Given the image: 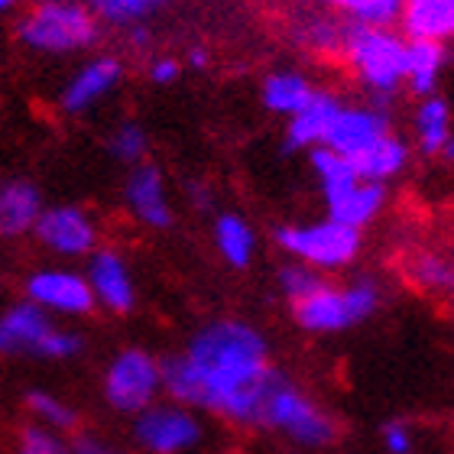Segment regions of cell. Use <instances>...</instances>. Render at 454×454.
Listing matches in <instances>:
<instances>
[{"instance_id": "obj_1", "label": "cell", "mask_w": 454, "mask_h": 454, "mask_svg": "<svg viewBox=\"0 0 454 454\" xmlns=\"http://www.w3.org/2000/svg\"><path fill=\"white\" fill-rule=\"evenodd\" d=\"M162 360V399L240 428H256L273 380L266 334L244 318H215L195 328L179 354Z\"/></svg>"}, {"instance_id": "obj_2", "label": "cell", "mask_w": 454, "mask_h": 454, "mask_svg": "<svg viewBox=\"0 0 454 454\" xmlns=\"http://www.w3.org/2000/svg\"><path fill=\"white\" fill-rule=\"evenodd\" d=\"M406 52L409 39L393 27H364L348 23L340 59L370 95V105L389 111L406 85Z\"/></svg>"}, {"instance_id": "obj_3", "label": "cell", "mask_w": 454, "mask_h": 454, "mask_svg": "<svg viewBox=\"0 0 454 454\" xmlns=\"http://www.w3.org/2000/svg\"><path fill=\"white\" fill-rule=\"evenodd\" d=\"M256 428H266L302 451H322L338 442V419L283 370H276L270 380Z\"/></svg>"}, {"instance_id": "obj_4", "label": "cell", "mask_w": 454, "mask_h": 454, "mask_svg": "<svg viewBox=\"0 0 454 454\" xmlns=\"http://www.w3.org/2000/svg\"><path fill=\"white\" fill-rule=\"evenodd\" d=\"M383 305V289L373 276H357L348 283L322 279V286L293 305V322L305 334H344L370 322Z\"/></svg>"}, {"instance_id": "obj_5", "label": "cell", "mask_w": 454, "mask_h": 454, "mask_svg": "<svg viewBox=\"0 0 454 454\" xmlns=\"http://www.w3.org/2000/svg\"><path fill=\"white\" fill-rule=\"evenodd\" d=\"M17 36L43 56H72L98 46L101 23L82 0H39L23 13Z\"/></svg>"}, {"instance_id": "obj_6", "label": "cell", "mask_w": 454, "mask_h": 454, "mask_svg": "<svg viewBox=\"0 0 454 454\" xmlns=\"http://www.w3.org/2000/svg\"><path fill=\"white\" fill-rule=\"evenodd\" d=\"M273 240L289 260L305 263L322 276L348 270L364 250V231H354V227L340 224L328 215L318 221L279 224L273 231Z\"/></svg>"}, {"instance_id": "obj_7", "label": "cell", "mask_w": 454, "mask_h": 454, "mask_svg": "<svg viewBox=\"0 0 454 454\" xmlns=\"http://www.w3.org/2000/svg\"><path fill=\"white\" fill-rule=\"evenodd\" d=\"M82 350H85L82 334L72 328H59L52 315L27 299L0 312V357L72 360Z\"/></svg>"}, {"instance_id": "obj_8", "label": "cell", "mask_w": 454, "mask_h": 454, "mask_svg": "<svg viewBox=\"0 0 454 454\" xmlns=\"http://www.w3.org/2000/svg\"><path fill=\"white\" fill-rule=\"evenodd\" d=\"M130 442L140 454H199L208 426L195 409L160 399L130 419Z\"/></svg>"}, {"instance_id": "obj_9", "label": "cell", "mask_w": 454, "mask_h": 454, "mask_svg": "<svg viewBox=\"0 0 454 454\" xmlns=\"http://www.w3.org/2000/svg\"><path fill=\"white\" fill-rule=\"evenodd\" d=\"M101 396L117 416H140L162 399V360L146 348L117 350L101 377Z\"/></svg>"}, {"instance_id": "obj_10", "label": "cell", "mask_w": 454, "mask_h": 454, "mask_svg": "<svg viewBox=\"0 0 454 454\" xmlns=\"http://www.w3.org/2000/svg\"><path fill=\"white\" fill-rule=\"evenodd\" d=\"M23 293H27V302L39 305L46 315L85 318V315H91L98 309L95 293H91L85 273H78V270H62V266L36 270V273L27 279Z\"/></svg>"}, {"instance_id": "obj_11", "label": "cell", "mask_w": 454, "mask_h": 454, "mask_svg": "<svg viewBox=\"0 0 454 454\" xmlns=\"http://www.w3.org/2000/svg\"><path fill=\"white\" fill-rule=\"evenodd\" d=\"M121 195L137 224L150 227V231H169L176 224V205H172L166 176L156 162L146 160L140 166H133L123 179Z\"/></svg>"}, {"instance_id": "obj_12", "label": "cell", "mask_w": 454, "mask_h": 454, "mask_svg": "<svg viewBox=\"0 0 454 454\" xmlns=\"http://www.w3.org/2000/svg\"><path fill=\"white\" fill-rule=\"evenodd\" d=\"M33 234L49 254L59 256H91L98 250V224L78 205H52L43 208Z\"/></svg>"}, {"instance_id": "obj_13", "label": "cell", "mask_w": 454, "mask_h": 454, "mask_svg": "<svg viewBox=\"0 0 454 454\" xmlns=\"http://www.w3.org/2000/svg\"><path fill=\"white\" fill-rule=\"evenodd\" d=\"M387 133H393L389 111L373 105H357V107L340 105L332 130L325 137V146L332 153H338V156H344V160H357L373 143L383 140Z\"/></svg>"}, {"instance_id": "obj_14", "label": "cell", "mask_w": 454, "mask_h": 454, "mask_svg": "<svg viewBox=\"0 0 454 454\" xmlns=\"http://www.w3.org/2000/svg\"><path fill=\"white\" fill-rule=\"evenodd\" d=\"M95 302L111 315H130L137 305V283H133L130 263L123 260L121 250L114 247H98L88 256V273H85Z\"/></svg>"}, {"instance_id": "obj_15", "label": "cell", "mask_w": 454, "mask_h": 454, "mask_svg": "<svg viewBox=\"0 0 454 454\" xmlns=\"http://www.w3.org/2000/svg\"><path fill=\"white\" fill-rule=\"evenodd\" d=\"M123 75H127V68H123V62L117 56L88 59L85 66L66 82L62 95H59V107H62L68 117L88 114L91 107H98L107 95H114V91L121 88Z\"/></svg>"}, {"instance_id": "obj_16", "label": "cell", "mask_w": 454, "mask_h": 454, "mask_svg": "<svg viewBox=\"0 0 454 454\" xmlns=\"http://www.w3.org/2000/svg\"><path fill=\"white\" fill-rule=\"evenodd\" d=\"M340 105H344V101H340L334 91H315L312 101L286 121L283 150L286 153H312V150H318V146H325V137H328V130H332Z\"/></svg>"}, {"instance_id": "obj_17", "label": "cell", "mask_w": 454, "mask_h": 454, "mask_svg": "<svg viewBox=\"0 0 454 454\" xmlns=\"http://www.w3.org/2000/svg\"><path fill=\"white\" fill-rule=\"evenodd\" d=\"M399 33L426 43H454V0H403Z\"/></svg>"}, {"instance_id": "obj_18", "label": "cell", "mask_w": 454, "mask_h": 454, "mask_svg": "<svg viewBox=\"0 0 454 454\" xmlns=\"http://www.w3.org/2000/svg\"><path fill=\"white\" fill-rule=\"evenodd\" d=\"M43 195L29 179H10L0 185V237L33 234L39 215H43Z\"/></svg>"}, {"instance_id": "obj_19", "label": "cell", "mask_w": 454, "mask_h": 454, "mask_svg": "<svg viewBox=\"0 0 454 454\" xmlns=\"http://www.w3.org/2000/svg\"><path fill=\"white\" fill-rule=\"evenodd\" d=\"M448 56L451 49L445 43H426V39H409V52H406V91L412 98H432L438 95V85H442V75L448 68Z\"/></svg>"}, {"instance_id": "obj_20", "label": "cell", "mask_w": 454, "mask_h": 454, "mask_svg": "<svg viewBox=\"0 0 454 454\" xmlns=\"http://www.w3.org/2000/svg\"><path fill=\"white\" fill-rule=\"evenodd\" d=\"M211 240H215V250L231 270H250L254 266L260 240H256L254 224L240 211H221L211 224Z\"/></svg>"}, {"instance_id": "obj_21", "label": "cell", "mask_w": 454, "mask_h": 454, "mask_svg": "<svg viewBox=\"0 0 454 454\" xmlns=\"http://www.w3.org/2000/svg\"><path fill=\"white\" fill-rule=\"evenodd\" d=\"M387 201H389L387 185L360 179L357 185H350L344 195H338L334 201H328L325 208H328V218L354 227V231H364V227H370L380 215H383Z\"/></svg>"}, {"instance_id": "obj_22", "label": "cell", "mask_w": 454, "mask_h": 454, "mask_svg": "<svg viewBox=\"0 0 454 454\" xmlns=\"http://www.w3.org/2000/svg\"><path fill=\"white\" fill-rule=\"evenodd\" d=\"M412 137H416V146L422 156H432L438 160L445 143L454 137V114L442 95L422 98L412 111Z\"/></svg>"}, {"instance_id": "obj_23", "label": "cell", "mask_w": 454, "mask_h": 454, "mask_svg": "<svg viewBox=\"0 0 454 454\" xmlns=\"http://www.w3.org/2000/svg\"><path fill=\"white\" fill-rule=\"evenodd\" d=\"M315 91L318 88L302 72H295V68H276V72H270L263 78V85H260V101H263V107L270 114L289 121L293 114H299L312 101Z\"/></svg>"}, {"instance_id": "obj_24", "label": "cell", "mask_w": 454, "mask_h": 454, "mask_svg": "<svg viewBox=\"0 0 454 454\" xmlns=\"http://www.w3.org/2000/svg\"><path fill=\"white\" fill-rule=\"evenodd\" d=\"M409 143L399 137V133H387L380 143H373L364 156H357L354 162V169H357L360 179L367 182H380V185H387L389 179H396L403 176L409 166Z\"/></svg>"}, {"instance_id": "obj_25", "label": "cell", "mask_w": 454, "mask_h": 454, "mask_svg": "<svg viewBox=\"0 0 454 454\" xmlns=\"http://www.w3.org/2000/svg\"><path fill=\"white\" fill-rule=\"evenodd\" d=\"M409 283L428 295H451L454 293V260L438 250H416L406 256Z\"/></svg>"}, {"instance_id": "obj_26", "label": "cell", "mask_w": 454, "mask_h": 454, "mask_svg": "<svg viewBox=\"0 0 454 454\" xmlns=\"http://www.w3.org/2000/svg\"><path fill=\"white\" fill-rule=\"evenodd\" d=\"M309 166H312V176L318 182V192H322V201H334L338 195L350 189V185H357L360 176L354 169V162L332 153L328 146H318V150L309 153Z\"/></svg>"}, {"instance_id": "obj_27", "label": "cell", "mask_w": 454, "mask_h": 454, "mask_svg": "<svg viewBox=\"0 0 454 454\" xmlns=\"http://www.w3.org/2000/svg\"><path fill=\"white\" fill-rule=\"evenodd\" d=\"M23 406L33 416V422L49 432H59V435H75L82 419H78V409L72 403H66L62 396L49 393V389H29L23 396Z\"/></svg>"}, {"instance_id": "obj_28", "label": "cell", "mask_w": 454, "mask_h": 454, "mask_svg": "<svg viewBox=\"0 0 454 454\" xmlns=\"http://www.w3.org/2000/svg\"><path fill=\"white\" fill-rule=\"evenodd\" d=\"M82 4L95 13L98 23L130 29L143 20H150L153 13H160L169 0H82Z\"/></svg>"}, {"instance_id": "obj_29", "label": "cell", "mask_w": 454, "mask_h": 454, "mask_svg": "<svg viewBox=\"0 0 454 454\" xmlns=\"http://www.w3.org/2000/svg\"><path fill=\"white\" fill-rule=\"evenodd\" d=\"M328 4L348 23H364V27H393L403 10V0H328Z\"/></svg>"}, {"instance_id": "obj_30", "label": "cell", "mask_w": 454, "mask_h": 454, "mask_svg": "<svg viewBox=\"0 0 454 454\" xmlns=\"http://www.w3.org/2000/svg\"><path fill=\"white\" fill-rule=\"evenodd\" d=\"M107 153L114 160L123 162V166H140L146 162V153H150V133L146 127L137 121H121L107 137Z\"/></svg>"}, {"instance_id": "obj_31", "label": "cell", "mask_w": 454, "mask_h": 454, "mask_svg": "<svg viewBox=\"0 0 454 454\" xmlns=\"http://www.w3.org/2000/svg\"><path fill=\"white\" fill-rule=\"evenodd\" d=\"M322 279H325L322 273H315V270H309L305 263H295V260H286L276 270V286H279V293H283V299L289 305L302 302L305 295L315 293L322 286Z\"/></svg>"}, {"instance_id": "obj_32", "label": "cell", "mask_w": 454, "mask_h": 454, "mask_svg": "<svg viewBox=\"0 0 454 454\" xmlns=\"http://www.w3.org/2000/svg\"><path fill=\"white\" fill-rule=\"evenodd\" d=\"M344 29H348V20H338V17H312L309 23H305L302 39H305V46L315 49V52H325V56H340Z\"/></svg>"}, {"instance_id": "obj_33", "label": "cell", "mask_w": 454, "mask_h": 454, "mask_svg": "<svg viewBox=\"0 0 454 454\" xmlns=\"http://www.w3.org/2000/svg\"><path fill=\"white\" fill-rule=\"evenodd\" d=\"M13 454H72V445H68L66 435L49 432V428L29 422V426L20 428Z\"/></svg>"}, {"instance_id": "obj_34", "label": "cell", "mask_w": 454, "mask_h": 454, "mask_svg": "<svg viewBox=\"0 0 454 454\" xmlns=\"http://www.w3.org/2000/svg\"><path fill=\"white\" fill-rule=\"evenodd\" d=\"M380 445L387 454H412L416 451V428L406 419H389L380 428Z\"/></svg>"}, {"instance_id": "obj_35", "label": "cell", "mask_w": 454, "mask_h": 454, "mask_svg": "<svg viewBox=\"0 0 454 454\" xmlns=\"http://www.w3.org/2000/svg\"><path fill=\"white\" fill-rule=\"evenodd\" d=\"M182 72H185V66H182V59H176V56H156L150 66H146V78L160 88L176 85L182 78Z\"/></svg>"}, {"instance_id": "obj_36", "label": "cell", "mask_w": 454, "mask_h": 454, "mask_svg": "<svg viewBox=\"0 0 454 454\" xmlns=\"http://www.w3.org/2000/svg\"><path fill=\"white\" fill-rule=\"evenodd\" d=\"M72 454H127L121 445L107 442L105 435H95V432H75L72 435Z\"/></svg>"}, {"instance_id": "obj_37", "label": "cell", "mask_w": 454, "mask_h": 454, "mask_svg": "<svg viewBox=\"0 0 454 454\" xmlns=\"http://www.w3.org/2000/svg\"><path fill=\"white\" fill-rule=\"evenodd\" d=\"M185 199L195 211H208L215 205V189L208 179H189L185 182Z\"/></svg>"}, {"instance_id": "obj_38", "label": "cell", "mask_w": 454, "mask_h": 454, "mask_svg": "<svg viewBox=\"0 0 454 454\" xmlns=\"http://www.w3.org/2000/svg\"><path fill=\"white\" fill-rule=\"evenodd\" d=\"M211 56H208V49L205 46H192L189 52H185V59H182V66L192 68V72H201V68H208Z\"/></svg>"}, {"instance_id": "obj_39", "label": "cell", "mask_w": 454, "mask_h": 454, "mask_svg": "<svg viewBox=\"0 0 454 454\" xmlns=\"http://www.w3.org/2000/svg\"><path fill=\"white\" fill-rule=\"evenodd\" d=\"M127 39H130L133 49H146V46H150L153 33H150V27H146V23H137V27L127 29Z\"/></svg>"}, {"instance_id": "obj_40", "label": "cell", "mask_w": 454, "mask_h": 454, "mask_svg": "<svg viewBox=\"0 0 454 454\" xmlns=\"http://www.w3.org/2000/svg\"><path fill=\"white\" fill-rule=\"evenodd\" d=\"M438 160H445V162H454V137H451V140L445 143V150H442V156H438Z\"/></svg>"}, {"instance_id": "obj_41", "label": "cell", "mask_w": 454, "mask_h": 454, "mask_svg": "<svg viewBox=\"0 0 454 454\" xmlns=\"http://www.w3.org/2000/svg\"><path fill=\"white\" fill-rule=\"evenodd\" d=\"M17 4H20V0H0V13H7V10H13Z\"/></svg>"}, {"instance_id": "obj_42", "label": "cell", "mask_w": 454, "mask_h": 454, "mask_svg": "<svg viewBox=\"0 0 454 454\" xmlns=\"http://www.w3.org/2000/svg\"><path fill=\"white\" fill-rule=\"evenodd\" d=\"M36 4H39V0H36Z\"/></svg>"}]
</instances>
